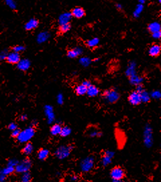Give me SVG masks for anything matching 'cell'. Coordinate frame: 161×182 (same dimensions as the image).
Wrapping results in <instances>:
<instances>
[{
	"instance_id": "11a10c76",
	"label": "cell",
	"mask_w": 161,
	"mask_h": 182,
	"mask_svg": "<svg viewBox=\"0 0 161 182\" xmlns=\"http://www.w3.org/2000/svg\"><path fill=\"white\" fill-rule=\"evenodd\" d=\"M111 182H126V181H125L124 180H112Z\"/></svg>"
},
{
	"instance_id": "60d3db41",
	"label": "cell",
	"mask_w": 161,
	"mask_h": 182,
	"mask_svg": "<svg viewBox=\"0 0 161 182\" xmlns=\"http://www.w3.org/2000/svg\"><path fill=\"white\" fill-rule=\"evenodd\" d=\"M8 52L7 50H3L0 51V61L6 60Z\"/></svg>"
},
{
	"instance_id": "bcb514c9",
	"label": "cell",
	"mask_w": 161,
	"mask_h": 182,
	"mask_svg": "<svg viewBox=\"0 0 161 182\" xmlns=\"http://www.w3.org/2000/svg\"><path fill=\"white\" fill-rule=\"evenodd\" d=\"M7 179V176L3 174V173L0 171V182H6Z\"/></svg>"
},
{
	"instance_id": "3957f363",
	"label": "cell",
	"mask_w": 161,
	"mask_h": 182,
	"mask_svg": "<svg viewBox=\"0 0 161 182\" xmlns=\"http://www.w3.org/2000/svg\"><path fill=\"white\" fill-rule=\"evenodd\" d=\"M102 97L107 103L115 104L120 100V95L117 90L114 88H110V89L106 90L103 92Z\"/></svg>"
},
{
	"instance_id": "1f68e13d",
	"label": "cell",
	"mask_w": 161,
	"mask_h": 182,
	"mask_svg": "<svg viewBox=\"0 0 161 182\" xmlns=\"http://www.w3.org/2000/svg\"><path fill=\"white\" fill-rule=\"evenodd\" d=\"M32 177L30 171L22 173L20 177V182H31Z\"/></svg>"
},
{
	"instance_id": "8fae6325",
	"label": "cell",
	"mask_w": 161,
	"mask_h": 182,
	"mask_svg": "<svg viewBox=\"0 0 161 182\" xmlns=\"http://www.w3.org/2000/svg\"><path fill=\"white\" fill-rule=\"evenodd\" d=\"M144 144L146 145V147H151V145L153 142V139H152V129L150 126H147L144 129Z\"/></svg>"
},
{
	"instance_id": "6da1fadb",
	"label": "cell",
	"mask_w": 161,
	"mask_h": 182,
	"mask_svg": "<svg viewBox=\"0 0 161 182\" xmlns=\"http://www.w3.org/2000/svg\"><path fill=\"white\" fill-rule=\"evenodd\" d=\"M36 133V129L32 127H28L24 130H21L18 137L16 138L20 143H26L33 138Z\"/></svg>"
},
{
	"instance_id": "ffe728a7",
	"label": "cell",
	"mask_w": 161,
	"mask_h": 182,
	"mask_svg": "<svg viewBox=\"0 0 161 182\" xmlns=\"http://www.w3.org/2000/svg\"><path fill=\"white\" fill-rule=\"evenodd\" d=\"M50 156V151L45 148L40 149L37 153V157L40 161H46Z\"/></svg>"
},
{
	"instance_id": "836d02e7",
	"label": "cell",
	"mask_w": 161,
	"mask_h": 182,
	"mask_svg": "<svg viewBox=\"0 0 161 182\" xmlns=\"http://www.w3.org/2000/svg\"><path fill=\"white\" fill-rule=\"evenodd\" d=\"M143 10H144L143 5H142V4H140V3L138 4V5H137L136 7V9L134 11V13H133V15H134V17L136 18H139L141 13L142 12Z\"/></svg>"
},
{
	"instance_id": "7bdbcfd3",
	"label": "cell",
	"mask_w": 161,
	"mask_h": 182,
	"mask_svg": "<svg viewBox=\"0 0 161 182\" xmlns=\"http://www.w3.org/2000/svg\"><path fill=\"white\" fill-rule=\"evenodd\" d=\"M20 131H21V130H20V129H18V128L15 129V130H14V131H11V137H13V138H15V139L17 138V137L19 135V134H20Z\"/></svg>"
},
{
	"instance_id": "8992f818",
	"label": "cell",
	"mask_w": 161,
	"mask_h": 182,
	"mask_svg": "<svg viewBox=\"0 0 161 182\" xmlns=\"http://www.w3.org/2000/svg\"><path fill=\"white\" fill-rule=\"evenodd\" d=\"M95 157L94 156H88L81 160L80 162V169L83 173L90 172L94 167Z\"/></svg>"
},
{
	"instance_id": "4fadbf2b",
	"label": "cell",
	"mask_w": 161,
	"mask_h": 182,
	"mask_svg": "<svg viewBox=\"0 0 161 182\" xmlns=\"http://www.w3.org/2000/svg\"><path fill=\"white\" fill-rule=\"evenodd\" d=\"M18 69L22 72H26L30 69L31 66V62L29 59L23 58L20 59L18 63L16 64Z\"/></svg>"
},
{
	"instance_id": "44dd1931",
	"label": "cell",
	"mask_w": 161,
	"mask_h": 182,
	"mask_svg": "<svg viewBox=\"0 0 161 182\" xmlns=\"http://www.w3.org/2000/svg\"><path fill=\"white\" fill-rule=\"evenodd\" d=\"M100 91L98 87H97L95 85H90L87 88V95L89 97H91V98H94V97H95L97 96H98L99 95Z\"/></svg>"
},
{
	"instance_id": "9f6ffc18",
	"label": "cell",
	"mask_w": 161,
	"mask_h": 182,
	"mask_svg": "<svg viewBox=\"0 0 161 182\" xmlns=\"http://www.w3.org/2000/svg\"><path fill=\"white\" fill-rule=\"evenodd\" d=\"M159 2L160 3V2H161V0H159Z\"/></svg>"
},
{
	"instance_id": "ac0fdd59",
	"label": "cell",
	"mask_w": 161,
	"mask_h": 182,
	"mask_svg": "<svg viewBox=\"0 0 161 182\" xmlns=\"http://www.w3.org/2000/svg\"><path fill=\"white\" fill-rule=\"evenodd\" d=\"M71 14L73 18H75L76 19H80L85 15V11L83 7H76L74 9H72Z\"/></svg>"
},
{
	"instance_id": "f5cc1de1",
	"label": "cell",
	"mask_w": 161,
	"mask_h": 182,
	"mask_svg": "<svg viewBox=\"0 0 161 182\" xmlns=\"http://www.w3.org/2000/svg\"><path fill=\"white\" fill-rule=\"evenodd\" d=\"M77 178H78L77 176H73L71 177V180L72 181H76V180H77Z\"/></svg>"
},
{
	"instance_id": "e0dca14e",
	"label": "cell",
	"mask_w": 161,
	"mask_h": 182,
	"mask_svg": "<svg viewBox=\"0 0 161 182\" xmlns=\"http://www.w3.org/2000/svg\"><path fill=\"white\" fill-rule=\"evenodd\" d=\"M83 48L80 47H76L71 49L67 52V56L70 58H76L83 54Z\"/></svg>"
},
{
	"instance_id": "7c38bea8",
	"label": "cell",
	"mask_w": 161,
	"mask_h": 182,
	"mask_svg": "<svg viewBox=\"0 0 161 182\" xmlns=\"http://www.w3.org/2000/svg\"><path fill=\"white\" fill-rule=\"evenodd\" d=\"M20 59H21L20 54L17 53V52L14 51H11L7 53L6 60L9 64H17L20 60Z\"/></svg>"
},
{
	"instance_id": "d590c367",
	"label": "cell",
	"mask_w": 161,
	"mask_h": 182,
	"mask_svg": "<svg viewBox=\"0 0 161 182\" xmlns=\"http://www.w3.org/2000/svg\"><path fill=\"white\" fill-rule=\"evenodd\" d=\"M4 2L12 10H15L17 8V4L14 0H4Z\"/></svg>"
},
{
	"instance_id": "2e32d148",
	"label": "cell",
	"mask_w": 161,
	"mask_h": 182,
	"mask_svg": "<svg viewBox=\"0 0 161 182\" xmlns=\"http://www.w3.org/2000/svg\"><path fill=\"white\" fill-rule=\"evenodd\" d=\"M44 112H45V115L47 117L48 122H49L50 123L53 122L54 120V112L53 108L50 105H46L44 107Z\"/></svg>"
},
{
	"instance_id": "e575fe53",
	"label": "cell",
	"mask_w": 161,
	"mask_h": 182,
	"mask_svg": "<svg viewBox=\"0 0 161 182\" xmlns=\"http://www.w3.org/2000/svg\"><path fill=\"white\" fill-rule=\"evenodd\" d=\"M91 62H92V60L90 58L85 57V56L80 58L79 60L80 64L84 67H87V66H89Z\"/></svg>"
},
{
	"instance_id": "484cf974",
	"label": "cell",
	"mask_w": 161,
	"mask_h": 182,
	"mask_svg": "<svg viewBox=\"0 0 161 182\" xmlns=\"http://www.w3.org/2000/svg\"><path fill=\"white\" fill-rule=\"evenodd\" d=\"M136 64L135 62H131L128 66L126 70V75L128 77H130L131 76L136 74Z\"/></svg>"
},
{
	"instance_id": "d6a6232c",
	"label": "cell",
	"mask_w": 161,
	"mask_h": 182,
	"mask_svg": "<svg viewBox=\"0 0 161 182\" xmlns=\"http://www.w3.org/2000/svg\"><path fill=\"white\" fill-rule=\"evenodd\" d=\"M1 171L3 173L4 175L7 177L11 174H13V173L15 172V167L7 166V165H6V167H4L3 169H2Z\"/></svg>"
},
{
	"instance_id": "db71d44e",
	"label": "cell",
	"mask_w": 161,
	"mask_h": 182,
	"mask_svg": "<svg viewBox=\"0 0 161 182\" xmlns=\"http://www.w3.org/2000/svg\"><path fill=\"white\" fill-rule=\"evenodd\" d=\"M138 2H139V3L140 4H142V5H143L144 3H146V0H138Z\"/></svg>"
},
{
	"instance_id": "5bb4252c",
	"label": "cell",
	"mask_w": 161,
	"mask_h": 182,
	"mask_svg": "<svg viewBox=\"0 0 161 182\" xmlns=\"http://www.w3.org/2000/svg\"><path fill=\"white\" fill-rule=\"evenodd\" d=\"M72 16L70 12H64L59 17V23L60 26L64 25V24L70 23Z\"/></svg>"
},
{
	"instance_id": "8d00e7d4",
	"label": "cell",
	"mask_w": 161,
	"mask_h": 182,
	"mask_svg": "<svg viewBox=\"0 0 161 182\" xmlns=\"http://www.w3.org/2000/svg\"><path fill=\"white\" fill-rule=\"evenodd\" d=\"M71 23L64 24V25L60 26L59 32H60V33H62V34L67 33V32H68V31H69L71 30Z\"/></svg>"
},
{
	"instance_id": "4dcf8cb0",
	"label": "cell",
	"mask_w": 161,
	"mask_h": 182,
	"mask_svg": "<svg viewBox=\"0 0 161 182\" xmlns=\"http://www.w3.org/2000/svg\"><path fill=\"white\" fill-rule=\"evenodd\" d=\"M71 132L72 130L69 127L67 126V125H65V126H63L60 136L62 137H67L71 134Z\"/></svg>"
},
{
	"instance_id": "30bf717a",
	"label": "cell",
	"mask_w": 161,
	"mask_h": 182,
	"mask_svg": "<svg viewBox=\"0 0 161 182\" xmlns=\"http://www.w3.org/2000/svg\"><path fill=\"white\" fill-rule=\"evenodd\" d=\"M115 155L114 152L110 150L104 151L102 155V165L103 167H107L111 163L113 158Z\"/></svg>"
},
{
	"instance_id": "f6af8a7d",
	"label": "cell",
	"mask_w": 161,
	"mask_h": 182,
	"mask_svg": "<svg viewBox=\"0 0 161 182\" xmlns=\"http://www.w3.org/2000/svg\"><path fill=\"white\" fill-rule=\"evenodd\" d=\"M152 36L154 39H156V40L160 39V37H161V32H160V31L154 32V33H152Z\"/></svg>"
},
{
	"instance_id": "f546056e",
	"label": "cell",
	"mask_w": 161,
	"mask_h": 182,
	"mask_svg": "<svg viewBox=\"0 0 161 182\" xmlns=\"http://www.w3.org/2000/svg\"><path fill=\"white\" fill-rule=\"evenodd\" d=\"M99 38H94L88 40L87 41V42H86V44H87V47L90 48H95V47H96L97 46H98L99 44Z\"/></svg>"
},
{
	"instance_id": "52a82bcc",
	"label": "cell",
	"mask_w": 161,
	"mask_h": 182,
	"mask_svg": "<svg viewBox=\"0 0 161 182\" xmlns=\"http://www.w3.org/2000/svg\"><path fill=\"white\" fill-rule=\"evenodd\" d=\"M110 175L112 180H122L126 177V171L120 165H115L111 169Z\"/></svg>"
},
{
	"instance_id": "f907efd6",
	"label": "cell",
	"mask_w": 161,
	"mask_h": 182,
	"mask_svg": "<svg viewBox=\"0 0 161 182\" xmlns=\"http://www.w3.org/2000/svg\"><path fill=\"white\" fill-rule=\"evenodd\" d=\"M38 124V121H37L33 120V121H32V122H31V123H30V127H34V128L36 129V127L37 126Z\"/></svg>"
},
{
	"instance_id": "74e56055",
	"label": "cell",
	"mask_w": 161,
	"mask_h": 182,
	"mask_svg": "<svg viewBox=\"0 0 161 182\" xmlns=\"http://www.w3.org/2000/svg\"><path fill=\"white\" fill-rule=\"evenodd\" d=\"M25 50H26V48L24 46H23V45H16L13 48V50H12V51L15 52H17V53L20 54L21 52H24Z\"/></svg>"
},
{
	"instance_id": "f35d334b",
	"label": "cell",
	"mask_w": 161,
	"mask_h": 182,
	"mask_svg": "<svg viewBox=\"0 0 161 182\" xmlns=\"http://www.w3.org/2000/svg\"><path fill=\"white\" fill-rule=\"evenodd\" d=\"M150 97L152 99H156V100H158L160 99V97H161V94H160V92L159 91H154L151 92V94H150Z\"/></svg>"
},
{
	"instance_id": "9a60e30c",
	"label": "cell",
	"mask_w": 161,
	"mask_h": 182,
	"mask_svg": "<svg viewBox=\"0 0 161 182\" xmlns=\"http://www.w3.org/2000/svg\"><path fill=\"white\" fill-rule=\"evenodd\" d=\"M39 25V22L37 19L32 18L28 20V21L24 25V29L26 31H32L37 28Z\"/></svg>"
},
{
	"instance_id": "d6986e66",
	"label": "cell",
	"mask_w": 161,
	"mask_h": 182,
	"mask_svg": "<svg viewBox=\"0 0 161 182\" xmlns=\"http://www.w3.org/2000/svg\"><path fill=\"white\" fill-rule=\"evenodd\" d=\"M50 34L47 31H43L40 32V33L37 35L36 37V41L38 44H43L46 42L47 40L50 38Z\"/></svg>"
},
{
	"instance_id": "603a6c76",
	"label": "cell",
	"mask_w": 161,
	"mask_h": 182,
	"mask_svg": "<svg viewBox=\"0 0 161 182\" xmlns=\"http://www.w3.org/2000/svg\"><path fill=\"white\" fill-rule=\"evenodd\" d=\"M160 53V46L159 44H153L148 50V54L153 57H156Z\"/></svg>"
},
{
	"instance_id": "816d5d0a",
	"label": "cell",
	"mask_w": 161,
	"mask_h": 182,
	"mask_svg": "<svg viewBox=\"0 0 161 182\" xmlns=\"http://www.w3.org/2000/svg\"><path fill=\"white\" fill-rule=\"evenodd\" d=\"M115 7H116V8H117V10H122V6L121 5V4H120V3H117L116 5H115Z\"/></svg>"
},
{
	"instance_id": "cb8c5ba5",
	"label": "cell",
	"mask_w": 161,
	"mask_h": 182,
	"mask_svg": "<svg viewBox=\"0 0 161 182\" xmlns=\"http://www.w3.org/2000/svg\"><path fill=\"white\" fill-rule=\"evenodd\" d=\"M62 125L60 123H54L50 129V133L52 136H59L60 134L62 129Z\"/></svg>"
},
{
	"instance_id": "4316f807",
	"label": "cell",
	"mask_w": 161,
	"mask_h": 182,
	"mask_svg": "<svg viewBox=\"0 0 161 182\" xmlns=\"http://www.w3.org/2000/svg\"><path fill=\"white\" fill-rule=\"evenodd\" d=\"M87 87L84 86L83 84H80L79 85L76 86L75 88V92L76 95L78 96H84L87 94Z\"/></svg>"
},
{
	"instance_id": "ab89813d",
	"label": "cell",
	"mask_w": 161,
	"mask_h": 182,
	"mask_svg": "<svg viewBox=\"0 0 161 182\" xmlns=\"http://www.w3.org/2000/svg\"><path fill=\"white\" fill-rule=\"evenodd\" d=\"M18 160L16 159L15 158H11L9 160L7 161V166H11V167H15L16 166V165L18 164Z\"/></svg>"
},
{
	"instance_id": "277c9868",
	"label": "cell",
	"mask_w": 161,
	"mask_h": 182,
	"mask_svg": "<svg viewBox=\"0 0 161 182\" xmlns=\"http://www.w3.org/2000/svg\"><path fill=\"white\" fill-rule=\"evenodd\" d=\"M73 150V147L70 145H60L56 148L54 152V155L56 158L63 160L67 158L71 154V152Z\"/></svg>"
},
{
	"instance_id": "7dc6e473",
	"label": "cell",
	"mask_w": 161,
	"mask_h": 182,
	"mask_svg": "<svg viewBox=\"0 0 161 182\" xmlns=\"http://www.w3.org/2000/svg\"><path fill=\"white\" fill-rule=\"evenodd\" d=\"M82 84H83L84 86H85L86 87H89L90 85H91V83L89 81V80H84V81L81 83Z\"/></svg>"
},
{
	"instance_id": "f1b7e54d",
	"label": "cell",
	"mask_w": 161,
	"mask_h": 182,
	"mask_svg": "<svg viewBox=\"0 0 161 182\" xmlns=\"http://www.w3.org/2000/svg\"><path fill=\"white\" fill-rule=\"evenodd\" d=\"M140 96H141V100H142V103H148L150 101V95L149 93L146 91H145L144 89L140 92Z\"/></svg>"
},
{
	"instance_id": "7a4b0ae2",
	"label": "cell",
	"mask_w": 161,
	"mask_h": 182,
	"mask_svg": "<svg viewBox=\"0 0 161 182\" xmlns=\"http://www.w3.org/2000/svg\"><path fill=\"white\" fill-rule=\"evenodd\" d=\"M114 137L118 149H122L127 142V136L126 133L120 127H116L114 129Z\"/></svg>"
},
{
	"instance_id": "7402d4cb",
	"label": "cell",
	"mask_w": 161,
	"mask_h": 182,
	"mask_svg": "<svg viewBox=\"0 0 161 182\" xmlns=\"http://www.w3.org/2000/svg\"><path fill=\"white\" fill-rule=\"evenodd\" d=\"M24 146L23 147L22 149V153L24 155L26 156H30L34 151V146L32 143L27 142L24 143Z\"/></svg>"
},
{
	"instance_id": "d4e9b609",
	"label": "cell",
	"mask_w": 161,
	"mask_h": 182,
	"mask_svg": "<svg viewBox=\"0 0 161 182\" xmlns=\"http://www.w3.org/2000/svg\"><path fill=\"white\" fill-rule=\"evenodd\" d=\"M129 81H130L132 85L136 87L138 85H140V84H142L143 82V78L142 77H141V76L136 74L131 76L130 77H129Z\"/></svg>"
},
{
	"instance_id": "5b68a950",
	"label": "cell",
	"mask_w": 161,
	"mask_h": 182,
	"mask_svg": "<svg viewBox=\"0 0 161 182\" xmlns=\"http://www.w3.org/2000/svg\"><path fill=\"white\" fill-rule=\"evenodd\" d=\"M32 167V161L29 157H26L21 161H19L15 167V172L18 173H26L30 171Z\"/></svg>"
},
{
	"instance_id": "b9f144b4",
	"label": "cell",
	"mask_w": 161,
	"mask_h": 182,
	"mask_svg": "<svg viewBox=\"0 0 161 182\" xmlns=\"http://www.w3.org/2000/svg\"><path fill=\"white\" fill-rule=\"evenodd\" d=\"M18 124L15 123V122H11L10 123H9V125H7V129H9L10 131H12L15 130V129H18Z\"/></svg>"
},
{
	"instance_id": "c3c4849f",
	"label": "cell",
	"mask_w": 161,
	"mask_h": 182,
	"mask_svg": "<svg viewBox=\"0 0 161 182\" xmlns=\"http://www.w3.org/2000/svg\"><path fill=\"white\" fill-rule=\"evenodd\" d=\"M144 90V87L142 86V84H140V85L136 86V91H138V92H142Z\"/></svg>"
},
{
	"instance_id": "ba28073f",
	"label": "cell",
	"mask_w": 161,
	"mask_h": 182,
	"mask_svg": "<svg viewBox=\"0 0 161 182\" xmlns=\"http://www.w3.org/2000/svg\"><path fill=\"white\" fill-rule=\"evenodd\" d=\"M85 135L90 138H98L102 136V131H101L98 125L93 124L89 125L86 127Z\"/></svg>"
},
{
	"instance_id": "ee69618b",
	"label": "cell",
	"mask_w": 161,
	"mask_h": 182,
	"mask_svg": "<svg viewBox=\"0 0 161 182\" xmlns=\"http://www.w3.org/2000/svg\"><path fill=\"white\" fill-rule=\"evenodd\" d=\"M56 101L59 104H63L64 103V97L61 93H59L56 97Z\"/></svg>"
},
{
	"instance_id": "83f0119b",
	"label": "cell",
	"mask_w": 161,
	"mask_h": 182,
	"mask_svg": "<svg viewBox=\"0 0 161 182\" xmlns=\"http://www.w3.org/2000/svg\"><path fill=\"white\" fill-rule=\"evenodd\" d=\"M148 30L152 34L160 31V24L158 22H152L148 26Z\"/></svg>"
},
{
	"instance_id": "9c48e42d",
	"label": "cell",
	"mask_w": 161,
	"mask_h": 182,
	"mask_svg": "<svg viewBox=\"0 0 161 182\" xmlns=\"http://www.w3.org/2000/svg\"><path fill=\"white\" fill-rule=\"evenodd\" d=\"M128 100L132 106H138L142 103L140 92L136 91H132L128 97Z\"/></svg>"
},
{
	"instance_id": "681fc988",
	"label": "cell",
	"mask_w": 161,
	"mask_h": 182,
	"mask_svg": "<svg viewBox=\"0 0 161 182\" xmlns=\"http://www.w3.org/2000/svg\"><path fill=\"white\" fill-rule=\"evenodd\" d=\"M19 119L21 121H26L28 119V116L26 115H25V114L22 115L20 116Z\"/></svg>"
}]
</instances>
